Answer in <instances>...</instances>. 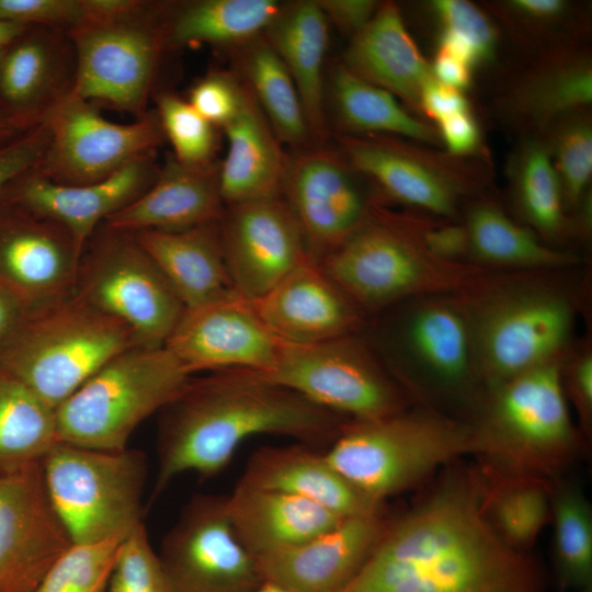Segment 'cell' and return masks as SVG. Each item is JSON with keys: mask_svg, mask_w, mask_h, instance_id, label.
<instances>
[{"mask_svg": "<svg viewBox=\"0 0 592 592\" xmlns=\"http://www.w3.org/2000/svg\"><path fill=\"white\" fill-rule=\"evenodd\" d=\"M537 572L488 522L473 482L451 481L388 524L342 592H535Z\"/></svg>", "mask_w": 592, "mask_h": 592, "instance_id": "1", "label": "cell"}, {"mask_svg": "<svg viewBox=\"0 0 592 592\" xmlns=\"http://www.w3.org/2000/svg\"><path fill=\"white\" fill-rule=\"evenodd\" d=\"M348 421L254 372L191 377L160 411L151 501L184 473L203 478L219 474L250 437L270 434L307 446L331 444Z\"/></svg>", "mask_w": 592, "mask_h": 592, "instance_id": "2", "label": "cell"}, {"mask_svg": "<svg viewBox=\"0 0 592 592\" xmlns=\"http://www.w3.org/2000/svg\"><path fill=\"white\" fill-rule=\"evenodd\" d=\"M573 267L487 270L456 292L486 390L571 350L582 295Z\"/></svg>", "mask_w": 592, "mask_h": 592, "instance_id": "3", "label": "cell"}, {"mask_svg": "<svg viewBox=\"0 0 592 592\" xmlns=\"http://www.w3.org/2000/svg\"><path fill=\"white\" fill-rule=\"evenodd\" d=\"M318 263L367 319L414 296L457 292L491 270L436 257L423 239L422 213L384 201Z\"/></svg>", "mask_w": 592, "mask_h": 592, "instance_id": "4", "label": "cell"}, {"mask_svg": "<svg viewBox=\"0 0 592 592\" xmlns=\"http://www.w3.org/2000/svg\"><path fill=\"white\" fill-rule=\"evenodd\" d=\"M473 452H483L473 424L411 406L373 421L349 420L325 455L358 491L383 503Z\"/></svg>", "mask_w": 592, "mask_h": 592, "instance_id": "5", "label": "cell"}, {"mask_svg": "<svg viewBox=\"0 0 592 592\" xmlns=\"http://www.w3.org/2000/svg\"><path fill=\"white\" fill-rule=\"evenodd\" d=\"M371 318L364 335L412 397L418 389L468 396L482 386L469 320L456 292L414 296Z\"/></svg>", "mask_w": 592, "mask_h": 592, "instance_id": "6", "label": "cell"}, {"mask_svg": "<svg viewBox=\"0 0 592 592\" xmlns=\"http://www.w3.org/2000/svg\"><path fill=\"white\" fill-rule=\"evenodd\" d=\"M143 346L123 322L76 294L29 316L0 355V371L56 409L117 354Z\"/></svg>", "mask_w": 592, "mask_h": 592, "instance_id": "7", "label": "cell"}, {"mask_svg": "<svg viewBox=\"0 0 592 592\" xmlns=\"http://www.w3.org/2000/svg\"><path fill=\"white\" fill-rule=\"evenodd\" d=\"M191 374L166 348H130L105 363L56 409L59 442L121 451L135 429L161 411Z\"/></svg>", "mask_w": 592, "mask_h": 592, "instance_id": "8", "label": "cell"}, {"mask_svg": "<svg viewBox=\"0 0 592 592\" xmlns=\"http://www.w3.org/2000/svg\"><path fill=\"white\" fill-rule=\"evenodd\" d=\"M338 149L386 203L445 220H462L466 205L488 195L491 166L482 152L457 157L387 135H337Z\"/></svg>", "mask_w": 592, "mask_h": 592, "instance_id": "9", "label": "cell"}, {"mask_svg": "<svg viewBox=\"0 0 592 592\" xmlns=\"http://www.w3.org/2000/svg\"><path fill=\"white\" fill-rule=\"evenodd\" d=\"M42 469L50 501L73 543L126 537L143 523L148 476L143 452L57 442Z\"/></svg>", "mask_w": 592, "mask_h": 592, "instance_id": "10", "label": "cell"}, {"mask_svg": "<svg viewBox=\"0 0 592 592\" xmlns=\"http://www.w3.org/2000/svg\"><path fill=\"white\" fill-rule=\"evenodd\" d=\"M259 374V373H258ZM265 379L352 421H373L412 406L364 333L312 344L281 341Z\"/></svg>", "mask_w": 592, "mask_h": 592, "instance_id": "11", "label": "cell"}, {"mask_svg": "<svg viewBox=\"0 0 592 592\" xmlns=\"http://www.w3.org/2000/svg\"><path fill=\"white\" fill-rule=\"evenodd\" d=\"M75 294L127 326L146 348L164 346L185 309L135 234L105 223L83 248Z\"/></svg>", "mask_w": 592, "mask_h": 592, "instance_id": "12", "label": "cell"}, {"mask_svg": "<svg viewBox=\"0 0 592 592\" xmlns=\"http://www.w3.org/2000/svg\"><path fill=\"white\" fill-rule=\"evenodd\" d=\"M166 2L70 33L77 57L73 94L95 105L144 116L166 46Z\"/></svg>", "mask_w": 592, "mask_h": 592, "instance_id": "13", "label": "cell"}, {"mask_svg": "<svg viewBox=\"0 0 592 592\" xmlns=\"http://www.w3.org/2000/svg\"><path fill=\"white\" fill-rule=\"evenodd\" d=\"M562 360L487 390L480 417L473 423L483 453L544 468L570 452L576 430L561 382Z\"/></svg>", "mask_w": 592, "mask_h": 592, "instance_id": "14", "label": "cell"}, {"mask_svg": "<svg viewBox=\"0 0 592 592\" xmlns=\"http://www.w3.org/2000/svg\"><path fill=\"white\" fill-rule=\"evenodd\" d=\"M43 123L49 143L34 170L69 185L103 181L136 159L156 152L166 139L156 110L132 123H114L73 93Z\"/></svg>", "mask_w": 592, "mask_h": 592, "instance_id": "15", "label": "cell"}, {"mask_svg": "<svg viewBox=\"0 0 592 592\" xmlns=\"http://www.w3.org/2000/svg\"><path fill=\"white\" fill-rule=\"evenodd\" d=\"M158 557L168 592H254L264 581L232 530L225 496L193 497L164 535Z\"/></svg>", "mask_w": 592, "mask_h": 592, "instance_id": "16", "label": "cell"}, {"mask_svg": "<svg viewBox=\"0 0 592 592\" xmlns=\"http://www.w3.org/2000/svg\"><path fill=\"white\" fill-rule=\"evenodd\" d=\"M281 195L317 263L343 243L383 201L339 149L322 145L288 155Z\"/></svg>", "mask_w": 592, "mask_h": 592, "instance_id": "17", "label": "cell"}, {"mask_svg": "<svg viewBox=\"0 0 592 592\" xmlns=\"http://www.w3.org/2000/svg\"><path fill=\"white\" fill-rule=\"evenodd\" d=\"M82 251L61 225L0 203V286L30 316L75 295Z\"/></svg>", "mask_w": 592, "mask_h": 592, "instance_id": "18", "label": "cell"}, {"mask_svg": "<svg viewBox=\"0 0 592 592\" xmlns=\"http://www.w3.org/2000/svg\"><path fill=\"white\" fill-rule=\"evenodd\" d=\"M281 341L259 317L251 299L236 289L184 309L164 346L189 374L269 372Z\"/></svg>", "mask_w": 592, "mask_h": 592, "instance_id": "19", "label": "cell"}, {"mask_svg": "<svg viewBox=\"0 0 592 592\" xmlns=\"http://www.w3.org/2000/svg\"><path fill=\"white\" fill-rule=\"evenodd\" d=\"M218 224L234 288L249 299L264 295L310 258L281 194L226 205Z\"/></svg>", "mask_w": 592, "mask_h": 592, "instance_id": "20", "label": "cell"}, {"mask_svg": "<svg viewBox=\"0 0 592 592\" xmlns=\"http://www.w3.org/2000/svg\"><path fill=\"white\" fill-rule=\"evenodd\" d=\"M72 544L42 463L0 477V592H34Z\"/></svg>", "mask_w": 592, "mask_h": 592, "instance_id": "21", "label": "cell"}, {"mask_svg": "<svg viewBox=\"0 0 592 592\" xmlns=\"http://www.w3.org/2000/svg\"><path fill=\"white\" fill-rule=\"evenodd\" d=\"M155 153L136 159L103 181L82 185L50 181L33 168L4 186L0 203L61 225L84 248L106 218L134 202L153 183L159 171Z\"/></svg>", "mask_w": 592, "mask_h": 592, "instance_id": "22", "label": "cell"}, {"mask_svg": "<svg viewBox=\"0 0 592 592\" xmlns=\"http://www.w3.org/2000/svg\"><path fill=\"white\" fill-rule=\"evenodd\" d=\"M592 101V64L581 36L536 50V57L497 101L502 117L524 137L543 136L560 117Z\"/></svg>", "mask_w": 592, "mask_h": 592, "instance_id": "23", "label": "cell"}, {"mask_svg": "<svg viewBox=\"0 0 592 592\" xmlns=\"http://www.w3.org/2000/svg\"><path fill=\"white\" fill-rule=\"evenodd\" d=\"M251 301L269 330L286 343L312 344L362 333L367 323V317L310 258Z\"/></svg>", "mask_w": 592, "mask_h": 592, "instance_id": "24", "label": "cell"}, {"mask_svg": "<svg viewBox=\"0 0 592 592\" xmlns=\"http://www.w3.org/2000/svg\"><path fill=\"white\" fill-rule=\"evenodd\" d=\"M76 72V50L67 32L29 26L5 48L0 104L29 126H37L73 93Z\"/></svg>", "mask_w": 592, "mask_h": 592, "instance_id": "25", "label": "cell"}, {"mask_svg": "<svg viewBox=\"0 0 592 592\" xmlns=\"http://www.w3.org/2000/svg\"><path fill=\"white\" fill-rule=\"evenodd\" d=\"M387 524L380 512L346 517L298 546L257 558L259 569L264 580L293 592H342Z\"/></svg>", "mask_w": 592, "mask_h": 592, "instance_id": "26", "label": "cell"}, {"mask_svg": "<svg viewBox=\"0 0 592 592\" xmlns=\"http://www.w3.org/2000/svg\"><path fill=\"white\" fill-rule=\"evenodd\" d=\"M220 163L186 166L171 156L153 183L134 202L113 214L106 225L130 232L178 231L220 218L225 204Z\"/></svg>", "mask_w": 592, "mask_h": 592, "instance_id": "27", "label": "cell"}, {"mask_svg": "<svg viewBox=\"0 0 592 592\" xmlns=\"http://www.w3.org/2000/svg\"><path fill=\"white\" fill-rule=\"evenodd\" d=\"M341 62L420 117L421 93L433 79L431 62L408 32L396 3H380L367 25L350 39Z\"/></svg>", "mask_w": 592, "mask_h": 592, "instance_id": "28", "label": "cell"}, {"mask_svg": "<svg viewBox=\"0 0 592 592\" xmlns=\"http://www.w3.org/2000/svg\"><path fill=\"white\" fill-rule=\"evenodd\" d=\"M239 483L299 497L343 519L380 512L382 508L351 485L325 453L304 444L255 451Z\"/></svg>", "mask_w": 592, "mask_h": 592, "instance_id": "29", "label": "cell"}, {"mask_svg": "<svg viewBox=\"0 0 592 592\" xmlns=\"http://www.w3.org/2000/svg\"><path fill=\"white\" fill-rule=\"evenodd\" d=\"M226 505L237 538L255 559L298 546L344 520L299 497L239 482Z\"/></svg>", "mask_w": 592, "mask_h": 592, "instance_id": "30", "label": "cell"}, {"mask_svg": "<svg viewBox=\"0 0 592 592\" xmlns=\"http://www.w3.org/2000/svg\"><path fill=\"white\" fill-rule=\"evenodd\" d=\"M287 68L300 98L315 144L329 135L323 75L329 22L316 0L283 4L263 32Z\"/></svg>", "mask_w": 592, "mask_h": 592, "instance_id": "31", "label": "cell"}, {"mask_svg": "<svg viewBox=\"0 0 592 592\" xmlns=\"http://www.w3.org/2000/svg\"><path fill=\"white\" fill-rule=\"evenodd\" d=\"M221 129L228 140L219 169L225 206L280 195L288 155L246 83L238 112Z\"/></svg>", "mask_w": 592, "mask_h": 592, "instance_id": "32", "label": "cell"}, {"mask_svg": "<svg viewBox=\"0 0 592 592\" xmlns=\"http://www.w3.org/2000/svg\"><path fill=\"white\" fill-rule=\"evenodd\" d=\"M218 220L178 231L134 232L185 308L235 289Z\"/></svg>", "mask_w": 592, "mask_h": 592, "instance_id": "33", "label": "cell"}, {"mask_svg": "<svg viewBox=\"0 0 592 592\" xmlns=\"http://www.w3.org/2000/svg\"><path fill=\"white\" fill-rule=\"evenodd\" d=\"M473 264L500 271L578 266L580 257L545 243L512 219L489 195L470 201L463 213Z\"/></svg>", "mask_w": 592, "mask_h": 592, "instance_id": "34", "label": "cell"}, {"mask_svg": "<svg viewBox=\"0 0 592 592\" xmlns=\"http://www.w3.org/2000/svg\"><path fill=\"white\" fill-rule=\"evenodd\" d=\"M274 0H196L168 3L167 48L213 45L237 48L263 34L280 13Z\"/></svg>", "mask_w": 592, "mask_h": 592, "instance_id": "35", "label": "cell"}, {"mask_svg": "<svg viewBox=\"0 0 592 592\" xmlns=\"http://www.w3.org/2000/svg\"><path fill=\"white\" fill-rule=\"evenodd\" d=\"M328 88L339 134L387 135L429 146L441 144L436 126L407 110L392 94L350 71L341 61Z\"/></svg>", "mask_w": 592, "mask_h": 592, "instance_id": "36", "label": "cell"}, {"mask_svg": "<svg viewBox=\"0 0 592 592\" xmlns=\"http://www.w3.org/2000/svg\"><path fill=\"white\" fill-rule=\"evenodd\" d=\"M237 49L238 76L246 83L282 144L294 151L314 145L296 86L263 34Z\"/></svg>", "mask_w": 592, "mask_h": 592, "instance_id": "37", "label": "cell"}, {"mask_svg": "<svg viewBox=\"0 0 592 592\" xmlns=\"http://www.w3.org/2000/svg\"><path fill=\"white\" fill-rule=\"evenodd\" d=\"M510 177L519 213L545 243L553 247L579 236L543 137H524L512 158Z\"/></svg>", "mask_w": 592, "mask_h": 592, "instance_id": "38", "label": "cell"}, {"mask_svg": "<svg viewBox=\"0 0 592 592\" xmlns=\"http://www.w3.org/2000/svg\"><path fill=\"white\" fill-rule=\"evenodd\" d=\"M57 442L55 409L0 371V477L42 463Z\"/></svg>", "mask_w": 592, "mask_h": 592, "instance_id": "39", "label": "cell"}, {"mask_svg": "<svg viewBox=\"0 0 592 592\" xmlns=\"http://www.w3.org/2000/svg\"><path fill=\"white\" fill-rule=\"evenodd\" d=\"M554 556L560 583L565 589L591 587L592 512L585 497L566 487L551 499Z\"/></svg>", "mask_w": 592, "mask_h": 592, "instance_id": "40", "label": "cell"}, {"mask_svg": "<svg viewBox=\"0 0 592 592\" xmlns=\"http://www.w3.org/2000/svg\"><path fill=\"white\" fill-rule=\"evenodd\" d=\"M544 138L558 174L568 213L574 221L588 198L592 175V124L590 109L557 119L540 136ZM577 224V221H576Z\"/></svg>", "mask_w": 592, "mask_h": 592, "instance_id": "41", "label": "cell"}, {"mask_svg": "<svg viewBox=\"0 0 592 592\" xmlns=\"http://www.w3.org/2000/svg\"><path fill=\"white\" fill-rule=\"evenodd\" d=\"M482 506L494 532L519 551L535 542L551 516V499L535 480L509 483L482 501Z\"/></svg>", "mask_w": 592, "mask_h": 592, "instance_id": "42", "label": "cell"}, {"mask_svg": "<svg viewBox=\"0 0 592 592\" xmlns=\"http://www.w3.org/2000/svg\"><path fill=\"white\" fill-rule=\"evenodd\" d=\"M125 537L73 543L52 566L34 592H107Z\"/></svg>", "mask_w": 592, "mask_h": 592, "instance_id": "43", "label": "cell"}, {"mask_svg": "<svg viewBox=\"0 0 592 592\" xmlns=\"http://www.w3.org/2000/svg\"><path fill=\"white\" fill-rule=\"evenodd\" d=\"M430 7L440 22L439 45L474 66L490 61L499 33L490 16L467 0H435Z\"/></svg>", "mask_w": 592, "mask_h": 592, "instance_id": "44", "label": "cell"}, {"mask_svg": "<svg viewBox=\"0 0 592 592\" xmlns=\"http://www.w3.org/2000/svg\"><path fill=\"white\" fill-rule=\"evenodd\" d=\"M490 9L516 41L535 44L538 49L581 36L580 25L570 23L573 12L568 1L509 0L494 2Z\"/></svg>", "mask_w": 592, "mask_h": 592, "instance_id": "45", "label": "cell"}, {"mask_svg": "<svg viewBox=\"0 0 592 592\" xmlns=\"http://www.w3.org/2000/svg\"><path fill=\"white\" fill-rule=\"evenodd\" d=\"M156 112L173 157L186 166H207L215 162L216 127L202 117L193 106L172 92L156 98Z\"/></svg>", "mask_w": 592, "mask_h": 592, "instance_id": "46", "label": "cell"}, {"mask_svg": "<svg viewBox=\"0 0 592 592\" xmlns=\"http://www.w3.org/2000/svg\"><path fill=\"white\" fill-rule=\"evenodd\" d=\"M107 592H168L158 553L150 545L144 522L122 542Z\"/></svg>", "mask_w": 592, "mask_h": 592, "instance_id": "47", "label": "cell"}, {"mask_svg": "<svg viewBox=\"0 0 592 592\" xmlns=\"http://www.w3.org/2000/svg\"><path fill=\"white\" fill-rule=\"evenodd\" d=\"M0 20L70 34L86 24V0H0Z\"/></svg>", "mask_w": 592, "mask_h": 592, "instance_id": "48", "label": "cell"}, {"mask_svg": "<svg viewBox=\"0 0 592 592\" xmlns=\"http://www.w3.org/2000/svg\"><path fill=\"white\" fill-rule=\"evenodd\" d=\"M243 90L237 73L215 70L192 86L187 102L213 126L223 128L238 112Z\"/></svg>", "mask_w": 592, "mask_h": 592, "instance_id": "49", "label": "cell"}, {"mask_svg": "<svg viewBox=\"0 0 592 592\" xmlns=\"http://www.w3.org/2000/svg\"><path fill=\"white\" fill-rule=\"evenodd\" d=\"M49 143V132L42 123L15 140L0 147V192L12 180L35 168Z\"/></svg>", "mask_w": 592, "mask_h": 592, "instance_id": "50", "label": "cell"}, {"mask_svg": "<svg viewBox=\"0 0 592 592\" xmlns=\"http://www.w3.org/2000/svg\"><path fill=\"white\" fill-rule=\"evenodd\" d=\"M565 394L570 395L582 424L588 428L592 413V352L584 344L574 345L563 357L560 366Z\"/></svg>", "mask_w": 592, "mask_h": 592, "instance_id": "51", "label": "cell"}, {"mask_svg": "<svg viewBox=\"0 0 592 592\" xmlns=\"http://www.w3.org/2000/svg\"><path fill=\"white\" fill-rule=\"evenodd\" d=\"M422 235L426 247L436 257L471 263L467 231L462 220H445L422 214Z\"/></svg>", "mask_w": 592, "mask_h": 592, "instance_id": "52", "label": "cell"}, {"mask_svg": "<svg viewBox=\"0 0 592 592\" xmlns=\"http://www.w3.org/2000/svg\"><path fill=\"white\" fill-rule=\"evenodd\" d=\"M441 143L446 152L457 157L479 155L481 143L479 126L471 112L458 113L436 122Z\"/></svg>", "mask_w": 592, "mask_h": 592, "instance_id": "53", "label": "cell"}, {"mask_svg": "<svg viewBox=\"0 0 592 592\" xmlns=\"http://www.w3.org/2000/svg\"><path fill=\"white\" fill-rule=\"evenodd\" d=\"M327 21L351 38L375 15L382 2L374 0H316Z\"/></svg>", "mask_w": 592, "mask_h": 592, "instance_id": "54", "label": "cell"}, {"mask_svg": "<svg viewBox=\"0 0 592 592\" xmlns=\"http://www.w3.org/2000/svg\"><path fill=\"white\" fill-rule=\"evenodd\" d=\"M420 112L422 116L439 122L454 114L470 112V104L463 91L445 86L433 78L421 93Z\"/></svg>", "mask_w": 592, "mask_h": 592, "instance_id": "55", "label": "cell"}, {"mask_svg": "<svg viewBox=\"0 0 592 592\" xmlns=\"http://www.w3.org/2000/svg\"><path fill=\"white\" fill-rule=\"evenodd\" d=\"M431 70L436 81L459 91H464L471 82L473 67L441 46H437Z\"/></svg>", "mask_w": 592, "mask_h": 592, "instance_id": "56", "label": "cell"}, {"mask_svg": "<svg viewBox=\"0 0 592 592\" xmlns=\"http://www.w3.org/2000/svg\"><path fill=\"white\" fill-rule=\"evenodd\" d=\"M26 310L0 286V355L29 318Z\"/></svg>", "mask_w": 592, "mask_h": 592, "instance_id": "57", "label": "cell"}, {"mask_svg": "<svg viewBox=\"0 0 592 592\" xmlns=\"http://www.w3.org/2000/svg\"><path fill=\"white\" fill-rule=\"evenodd\" d=\"M32 128L0 104V147L10 144Z\"/></svg>", "mask_w": 592, "mask_h": 592, "instance_id": "58", "label": "cell"}, {"mask_svg": "<svg viewBox=\"0 0 592 592\" xmlns=\"http://www.w3.org/2000/svg\"><path fill=\"white\" fill-rule=\"evenodd\" d=\"M29 26L0 20V47H7L22 35Z\"/></svg>", "mask_w": 592, "mask_h": 592, "instance_id": "59", "label": "cell"}, {"mask_svg": "<svg viewBox=\"0 0 592 592\" xmlns=\"http://www.w3.org/2000/svg\"><path fill=\"white\" fill-rule=\"evenodd\" d=\"M254 592H293V591L273 581L264 580Z\"/></svg>", "mask_w": 592, "mask_h": 592, "instance_id": "60", "label": "cell"}, {"mask_svg": "<svg viewBox=\"0 0 592 592\" xmlns=\"http://www.w3.org/2000/svg\"><path fill=\"white\" fill-rule=\"evenodd\" d=\"M566 592H592V590H591V587H589V588H584V589L570 590V591H566Z\"/></svg>", "mask_w": 592, "mask_h": 592, "instance_id": "61", "label": "cell"}, {"mask_svg": "<svg viewBox=\"0 0 592 592\" xmlns=\"http://www.w3.org/2000/svg\"><path fill=\"white\" fill-rule=\"evenodd\" d=\"M7 47H0V66Z\"/></svg>", "mask_w": 592, "mask_h": 592, "instance_id": "62", "label": "cell"}]
</instances>
